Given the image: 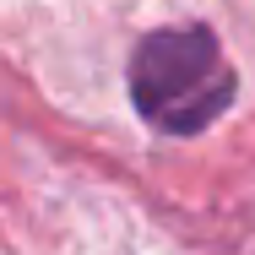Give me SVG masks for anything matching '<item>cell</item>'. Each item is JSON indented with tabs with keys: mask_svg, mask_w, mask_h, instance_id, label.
I'll return each mask as SVG.
<instances>
[{
	"mask_svg": "<svg viewBox=\"0 0 255 255\" xmlns=\"http://www.w3.org/2000/svg\"><path fill=\"white\" fill-rule=\"evenodd\" d=\"M130 98L147 125L196 136L234 103V65L206 27H163L147 33L130 60Z\"/></svg>",
	"mask_w": 255,
	"mask_h": 255,
	"instance_id": "1",
	"label": "cell"
}]
</instances>
